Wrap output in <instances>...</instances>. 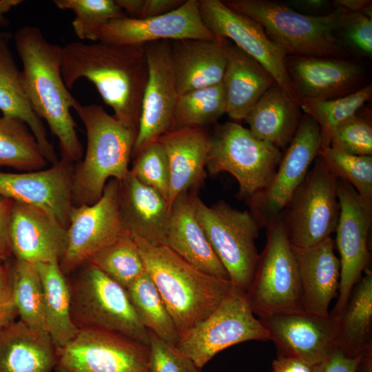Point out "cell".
<instances>
[{
  "label": "cell",
  "instance_id": "obj_23",
  "mask_svg": "<svg viewBox=\"0 0 372 372\" xmlns=\"http://www.w3.org/2000/svg\"><path fill=\"white\" fill-rule=\"evenodd\" d=\"M119 209L124 233L153 245H164L171 206L158 192L130 172L119 181Z\"/></svg>",
  "mask_w": 372,
  "mask_h": 372
},
{
  "label": "cell",
  "instance_id": "obj_46",
  "mask_svg": "<svg viewBox=\"0 0 372 372\" xmlns=\"http://www.w3.org/2000/svg\"><path fill=\"white\" fill-rule=\"evenodd\" d=\"M19 316L13 294L12 262L3 260L0 265V331Z\"/></svg>",
  "mask_w": 372,
  "mask_h": 372
},
{
  "label": "cell",
  "instance_id": "obj_49",
  "mask_svg": "<svg viewBox=\"0 0 372 372\" xmlns=\"http://www.w3.org/2000/svg\"><path fill=\"white\" fill-rule=\"evenodd\" d=\"M317 366L295 357L277 356L272 362L271 372H316Z\"/></svg>",
  "mask_w": 372,
  "mask_h": 372
},
{
  "label": "cell",
  "instance_id": "obj_44",
  "mask_svg": "<svg viewBox=\"0 0 372 372\" xmlns=\"http://www.w3.org/2000/svg\"><path fill=\"white\" fill-rule=\"evenodd\" d=\"M148 332L150 372H202L176 346L165 342L149 331Z\"/></svg>",
  "mask_w": 372,
  "mask_h": 372
},
{
  "label": "cell",
  "instance_id": "obj_30",
  "mask_svg": "<svg viewBox=\"0 0 372 372\" xmlns=\"http://www.w3.org/2000/svg\"><path fill=\"white\" fill-rule=\"evenodd\" d=\"M299 103L277 83L258 100L245 118L258 139L285 150L293 139L302 116Z\"/></svg>",
  "mask_w": 372,
  "mask_h": 372
},
{
  "label": "cell",
  "instance_id": "obj_10",
  "mask_svg": "<svg viewBox=\"0 0 372 372\" xmlns=\"http://www.w3.org/2000/svg\"><path fill=\"white\" fill-rule=\"evenodd\" d=\"M256 316L246 292L233 285L209 316L179 334L176 347L202 369L217 353L231 346L269 341L267 330Z\"/></svg>",
  "mask_w": 372,
  "mask_h": 372
},
{
  "label": "cell",
  "instance_id": "obj_28",
  "mask_svg": "<svg viewBox=\"0 0 372 372\" xmlns=\"http://www.w3.org/2000/svg\"><path fill=\"white\" fill-rule=\"evenodd\" d=\"M222 83L226 100L225 114L234 121H242L276 83L260 63L229 41Z\"/></svg>",
  "mask_w": 372,
  "mask_h": 372
},
{
  "label": "cell",
  "instance_id": "obj_1",
  "mask_svg": "<svg viewBox=\"0 0 372 372\" xmlns=\"http://www.w3.org/2000/svg\"><path fill=\"white\" fill-rule=\"evenodd\" d=\"M61 74L68 89L82 78L92 83L114 117L136 134L148 78L145 44L68 43L61 47Z\"/></svg>",
  "mask_w": 372,
  "mask_h": 372
},
{
  "label": "cell",
  "instance_id": "obj_6",
  "mask_svg": "<svg viewBox=\"0 0 372 372\" xmlns=\"http://www.w3.org/2000/svg\"><path fill=\"white\" fill-rule=\"evenodd\" d=\"M266 229V244L246 291L250 307L258 318L303 312L298 262L283 214Z\"/></svg>",
  "mask_w": 372,
  "mask_h": 372
},
{
  "label": "cell",
  "instance_id": "obj_22",
  "mask_svg": "<svg viewBox=\"0 0 372 372\" xmlns=\"http://www.w3.org/2000/svg\"><path fill=\"white\" fill-rule=\"evenodd\" d=\"M9 238L14 259L59 263L66 248L67 229L45 211L14 201Z\"/></svg>",
  "mask_w": 372,
  "mask_h": 372
},
{
  "label": "cell",
  "instance_id": "obj_5",
  "mask_svg": "<svg viewBox=\"0 0 372 372\" xmlns=\"http://www.w3.org/2000/svg\"><path fill=\"white\" fill-rule=\"evenodd\" d=\"M87 135L85 158L73 174L72 205H92L102 196L107 182L123 180L129 174L136 134L123 125L99 105L73 107Z\"/></svg>",
  "mask_w": 372,
  "mask_h": 372
},
{
  "label": "cell",
  "instance_id": "obj_38",
  "mask_svg": "<svg viewBox=\"0 0 372 372\" xmlns=\"http://www.w3.org/2000/svg\"><path fill=\"white\" fill-rule=\"evenodd\" d=\"M125 289L145 271L137 245L132 236L123 233L87 260Z\"/></svg>",
  "mask_w": 372,
  "mask_h": 372
},
{
  "label": "cell",
  "instance_id": "obj_47",
  "mask_svg": "<svg viewBox=\"0 0 372 372\" xmlns=\"http://www.w3.org/2000/svg\"><path fill=\"white\" fill-rule=\"evenodd\" d=\"M361 357L349 356L338 347L318 364L316 372H355Z\"/></svg>",
  "mask_w": 372,
  "mask_h": 372
},
{
  "label": "cell",
  "instance_id": "obj_2",
  "mask_svg": "<svg viewBox=\"0 0 372 372\" xmlns=\"http://www.w3.org/2000/svg\"><path fill=\"white\" fill-rule=\"evenodd\" d=\"M14 40L22 63V85L33 110L46 121L58 138L61 158L79 163L83 145L71 114L78 101L62 77L61 46L49 42L41 30L33 25L18 29Z\"/></svg>",
  "mask_w": 372,
  "mask_h": 372
},
{
  "label": "cell",
  "instance_id": "obj_31",
  "mask_svg": "<svg viewBox=\"0 0 372 372\" xmlns=\"http://www.w3.org/2000/svg\"><path fill=\"white\" fill-rule=\"evenodd\" d=\"M10 37L0 39V110L3 116L18 118L29 127L43 156L54 165L59 160L43 122L33 110L23 90L21 70L8 45Z\"/></svg>",
  "mask_w": 372,
  "mask_h": 372
},
{
  "label": "cell",
  "instance_id": "obj_37",
  "mask_svg": "<svg viewBox=\"0 0 372 372\" xmlns=\"http://www.w3.org/2000/svg\"><path fill=\"white\" fill-rule=\"evenodd\" d=\"M12 284L19 320L34 331L48 333L44 318L43 285L35 264L14 259Z\"/></svg>",
  "mask_w": 372,
  "mask_h": 372
},
{
  "label": "cell",
  "instance_id": "obj_18",
  "mask_svg": "<svg viewBox=\"0 0 372 372\" xmlns=\"http://www.w3.org/2000/svg\"><path fill=\"white\" fill-rule=\"evenodd\" d=\"M258 318L276 347L277 356L318 365L338 348V320L331 313L322 316L303 311Z\"/></svg>",
  "mask_w": 372,
  "mask_h": 372
},
{
  "label": "cell",
  "instance_id": "obj_20",
  "mask_svg": "<svg viewBox=\"0 0 372 372\" xmlns=\"http://www.w3.org/2000/svg\"><path fill=\"white\" fill-rule=\"evenodd\" d=\"M215 37L201 18L198 1L186 0L178 8L161 16L113 19L102 27L99 41L136 45L161 40H209Z\"/></svg>",
  "mask_w": 372,
  "mask_h": 372
},
{
  "label": "cell",
  "instance_id": "obj_14",
  "mask_svg": "<svg viewBox=\"0 0 372 372\" xmlns=\"http://www.w3.org/2000/svg\"><path fill=\"white\" fill-rule=\"evenodd\" d=\"M321 147L319 125L304 114L293 139L282 152L270 183L249 200L250 213L260 227H266L283 212L318 156Z\"/></svg>",
  "mask_w": 372,
  "mask_h": 372
},
{
  "label": "cell",
  "instance_id": "obj_45",
  "mask_svg": "<svg viewBox=\"0 0 372 372\" xmlns=\"http://www.w3.org/2000/svg\"><path fill=\"white\" fill-rule=\"evenodd\" d=\"M342 36L341 43L349 51L367 57L372 54V19L371 17L362 12H351L343 25L337 31L336 35Z\"/></svg>",
  "mask_w": 372,
  "mask_h": 372
},
{
  "label": "cell",
  "instance_id": "obj_36",
  "mask_svg": "<svg viewBox=\"0 0 372 372\" xmlns=\"http://www.w3.org/2000/svg\"><path fill=\"white\" fill-rule=\"evenodd\" d=\"M225 112L226 100L222 82L196 89L178 96L173 130L203 128L216 123Z\"/></svg>",
  "mask_w": 372,
  "mask_h": 372
},
{
  "label": "cell",
  "instance_id": "obj_41",
  "mask_svg": "<svg viewBox=\"0 0 372 372\" xmlns=\"http://www.w3.org/2000/svg\"><path fill=\"white\" fill-rule=\"evenodd\" d=\"M318 156L337 178L351 185L363 199L372 203V156L354 155L324 146Z\"/></svg>",
  "mask_w": 372,
  "mask_h": 372
},
{
  "label": "cell",
  "instance_id": "obj_48",
  "mask_svg": "<svg viewBox=\"0 0 372 372\" xmlns=\"http://www.w3.org/2000/svg\"><path fill=\"white\" fill-rule=\"evenodd\" d=\"M14 201L0 196V258L8 260L12 256L9 228Z\"/></svg>",
  "mask_w": 372,
  "mask_h": 372
},
{
  "label": "cell",
  "instance_id": "obj_25",
  "mask_svg": "<svg viewBox=\"0 0 372 372\" xmlns=\"http://www.w3.org/2000/svg\"><path fill=\"white\" fill-rule=\"evenodd\" d=\"M193 192L180 194L171 205L164 245L198 270L229 280L197 218Z\"/></svg>",
  "mask_w": 372,
  "mask_h": 372
},
{
  "label": "cell",
  "instance_id": "obj_11",
  "mask_svg": "<svg viewBox=\"0 0 372 372\" xmlns=\"http://www.w3.org/2000/svg\"><path fill=\"white\" fill-rule=\"evenodd\" d=\"M337 180L318 156L282 212L294 247L315 245L335 232L340 209Z\"/></svg>",
  "mask_w": 372,
  "mask_h": 372
},
{
  "label": "cell",
  "instance_id": "obj_56",
  "mask_svg": "<svg viewBox=\"0 0 372 372\" xmlns=\"http://www.w3.org/2000/svg\"><path fill=\"white\" fill-rule=\"evenodd\" d=\"M3 260H3V259H2V258H0V265L1 264V262H2Z\"/></svg>",
  "mask_w": 372,
  "mask_h": 372
},
{
  "label": "cell",
  "instance_id": "obj_32",
  "mask_svg": "<svg viewBox=\"0 0 372 372\" xmlns=\"http://www.w3.org/2000/svg\"><path fill=\"white\" fill-rule=\"evenodd\" d=\"M337 318L338 347L343 353L358 357L372 351V271L369 268Z\"/></svg>",
  "mask_w": 372,
  "mask_h": 372
},
{
  "label": "cell",
  "instance_id": "obj_52",
  "mask_svg": "<svg viewBox=\"0 0 372 372\" xmlns=\"http://www.w3.org/2000/svg\"><path fill=\"white\" fill-rule=\"evenodd\" d=\"M333 6L334 8H341L351 12H362L371 17V1L336 0Z\"/></svg>",
  "mask_w": 372,
  "mask_h": 372
},
{
  "label": "cell",
  "instance_id": "obj_21",
  "mask_svg": "<svg viewBox=\"0 0 372 372\" xmlns=\"http://www.w3.org/2000/svg\"><path fill=\"white\" fill-rule=\"evenodd\" d=\"M285 66L298 103L337 99L365 86L364 69L349 59L286 56Z\"/></svg>",
  "mask_w": 372,
  "mask_h": 372
},
{
  "label": "cell",
  "instance_id": "obj_9",
  "mask_svg": "<svg viewBox=\"0 0 372 372\" xmlns=\"http://www.w3.org/2000/svg\"><path fill=\"white\" fill-rule=\"evenodd\" d=\"M192 196L197 218L230 282L246 292L259 257L256 239L260 226L247 211L236 209L223 200L207 206L196 192Z\"/></svg>",
  "mask_w": 372,
  "mask_h": 372
},
{
  "label": "cell",
  "instance_id": "obj_43",
  "mask_svg": "<svg viewBox=\"0 0 372 372\" xmlns=\"http://www.w3.org/2000/svg\"><path fill=\"white\" fill-rule=\"evenodd\" d=\"M328 146L354 155L371 156V123L363 116L355 114L334 129Z\"/></svg>",
  "mask_w": 372,
  "mask_h": 372
},
{
  "label": "cell",
  "instance_id": "obj_4",
  "mask_svg": "<svg viewBox=\"0 0 372 372\" xmlns=\"http://www.w3.org/2000/svg\"><path fill=\"white\" fill-rule=\"evenodd\" d=\"M231 10L258 23L286 56L349 59L351 54L337 31L351 12L336 8L321 16L300 13L284 2L272 0H226Z\"/></svg>",
  "mask_w": 372,
  "mask_h": 372
},
{
  "label": "cell",
  "instance_id": "obj_26",
  "mask_svg": "<svg viewBox=\"0 0 372 372\" xmlns=\"http://www.w3.org/2000/svg\"><path fill=\"white\" fill-rule=\"evenodd\" d=\"M330 236L305 248L293 246L298 266L302 302L305 312L326 316L331 301L338 297L340 262Z\"/></svg>",
  "mask_w": 372,
  "mask_h": 372
},
{
  "label": "cell",
  "instance_id": "obj_39",
  "mask_svg": "<svg viewBox=\"0 0 372 372\" xmlns=\"http://www.w3.org/2000/svg\"><path fill=\"white\" fill-rule=\"evenodd\" d=\"M372 96L371 84L345 96L329 100L299 101L301 110L319 125L322 134V147L328 146L329 136L342 122L358 113Z\"/></svg>",
  "mask_w": 372,
  "mask_h": 372
},
{
  "label": "cell",
  "instance_id": "obj_17",
  "mask_svg": "<svg viewBox=\"0 0 372 372\" xmlns=\"http://www.w3.org/2000/svg\"><path fill=\"white\" fill-rule=\"evenodd\" d=\"M148 78L145 89L133 158L143 147L157 141L174 127L178 98L171 63V42L145 43Z\"/></svg>",
  "mask_w": 372,
  "mask_h": 372
},
{
  "label": "cell",
  "instance_id": "obj_51",
  "mask_svg": "<svg viewBox=\"0 0 372 372\" xmlns=\"http://www.w3.org/2000/svg\"><path fill=\"white\" fill-rule=\"evenodd\" d=\"M286 3L300 13L312 16H321L329 13L327 12L326 10L332 3L324 0H293L290 3Z\"/></svg>",
  "mask_w": 372,
  "mask_h": 372
},
{
  "label": "cell",
  "instance_id": "obj_55",
  "mask_svg": "<svg viewBox=\"0 0 372 372\" xmlns=\"http://www.w3.org/2000/svg\"><path fill=\"white\" fill-rule=\"evenodd\" d=\"M355 372H372V351L362 355Z\"/></svg>",
  "mask_w": 372,
  "mask_h": 372
},
{
  "label": "cell",
  "instance_id": "obj_54",
  "mask_svg": "<svg viewBox=\"0 0 372 372\" xmlns=\"http://www.w3.org/2000/svg\"><path fill=\"white\" fill-rule=\"evenodd\" d=\"M23 2L21 0H0V25H8V21L6 17L8 13L12 8ZM10 35L9 33H0V39Z\"/></svg>",
  "mask_w": 372,
  "mask_h": 372
},
{
  "label": "cell",
  "instance_id": "obj_40",
  "mask_svg": "<svg viewBox=\"0 0 372 372\" xmlns=\"http://www.w3.org/2000/svg\"><path fill=\"white\" fill-rule=\"evenodd\" d=\"M61 10L75 14L72 25L81 40L99 41L102 27L110 21L127 16L114 0H54Z\"/></svg>",
  "mask_w": 372,
  "mask_h": 372
},
{
  "label": "cell",
  "instance_id": "obj_42",
  "mask_svg": "<svg viewBox=\"0 0 372 372\" xmlns=\"http://www.w3.org/2000/svg\"><path fill=\"white\" fill-rule=\"evenodd\" d=\"M130 172L142 183L158 192L167 201L169 169L165 150L157 140L143 147L133 158Z\"/></svg>",
  "mask_w": 372,
  "mask_h": 372
},
{
  "label": "cell",
  "instance_id": "obj_7",
  "mask_svg": "<svg viewBox=\"0 0 372 372\" xmlns=\"http://www.w3.org/2000/svg\"><path fill=\"white\" fill-rule=\"evenodd\" d=\"M282 156L280 149L249 129L227 121L217 124L209 135L206 171L213 176L224 172L233 175L240 197L249 201L270 183Z\"/></svg>",
  "mask_w": 372,
  "mask_h": 372
},
{
  "label": "cell",
  "instance_id": "obj_12",
  "mask_svg": "<svg viewBox=\"0 0 372 372\" xmlns=\"http://www.w3.org/2000/svg\"><path fill=\"white\" fill-rule=\"evenodd\" d=\"M56 354V372H150L148 345L103 329H80Z\"/></svg>",
  "mask_w": 372,
  "mask_h": 372
},
{
  "label": "cell",
  "instance_id": "obj_29",
  "mask_svg": "<svg viewBox=\"0 0 372 372\" xmlns=\"http://www.w3.org/2000/svg\"><path fill=\"white\" fill-rule=\"evenodd\" d=\"M56 362L48 333L34 331L21 320L0 331V372H52Z\"/></svg>",
  "mask_w": 372,
  "mask_h": 372
},
{
  "label": "cell",
  "instance_id": "obj_3",
  "mask_svg": "<svg viewBox=\"0 0 372 372\" xmlns=\"http://www.w3.org/2000/svg\"><path fill=\"white\" fill-rule=\"evenodd\" d=\"M132 238L179 334L209 316L231 289L229 280L198 270L167 246Z\"/></svg>",
  "mask_w": 372,
  "mask_h": 372
},
{
  "label": "cell",
  "instance_id": "obj_33",
  "mask_svg": "<svg viewBox=\"0 0 372 372\" xmlns=\"http://www.w3.org/2000/svg\"><path fill=\"white\" fill-rule=\"evenodd\" d=\"M43 290L44 318L47 331L56 349L72 342L79 329L71 316L69 282L58 262L35 264Z\"/></svg>",
  "mask_w": 372,
  "mask_h": 372
},
{
  "label": "cell",
  "instance_id": "obj_53",
  "mask_svg": "<svg viewBox=\"0 0 372 372\" xmlns=\"http://www.w3.org/2000/svg\"><path fill=\"white\" fill-rule=\"evenodd\" d=\"M117 6L124 12L129 14L131 18L140 19L145 0H114Z\"/></svg>",
  "mask_w": 372,
  "mask_h": 372
},
{
  "label": "cell",
  "instance_id": "obj_16",
  "mask_svg": "<svg viewBox=\"0 0 372 372\" xmlns=\"http://www.w3.org/2000/svg\"><path fill=\"white\" fill-rule=\"evenodd\" d=\"M198 6L204 23L214 34L231 41L256 59L298 103L287 72L286 55L258 23L231 10L220 0H199Z\"/></svg>",
  "mask_w": 372,
  "mask_h": 372
},
{
  "label": "cell",
  "instance_id": "obj_24",
  "mask_svg": "<svg viewBox=\"0 0 372 372\" xmlns=\"http://www.w3.org/2000/svg\"><path fill=\"white\" fill-rule=\"evenodd\" d=\"M171 63L178 96L222 82L227 64L229 40L170 41Z\"/></svg>",
  "mask_w": 372,
  "mask_h": 372
},
{
  "label": "cell",
  "instance_id": "obj_8",
  "mask_svg": "<svg viewBox=\"0 0 372 372\" xmlns=\"http://www.w3.org/2000/svg\"><path fill=\"white\" fill-rule=\"evenodd\" d=\"M83 265L69 282L71 316L76 327L112 331L148 345L149 332L140 322L126 289L96 267Z\"/></svg>",
  "mask_w": 372,
  "mask_h": 372
},
{
  "label": "cell",
  "instance_id": "obj_13",
  "mask_svg": "<svg viewBox=\"0 0 372 372\" xmlns=\"http://www.w3.org/2000/svg\"><path fill=\"white\" fill-rule=\"evenodd\" d=\"M340 216L335 245L340 254V275L335 304L330 313L338 318L355 285L369 268L368 238L372 223V203L363 199L349 183L338 178Z\"/></svg>",
  "mask_w": 372,
  "mask_h": 372
},
{
  "label": "cell",
  "instance_id": "obj_15",
  "mask_svg": "<svg viewBox=\"0 0 372 372\" xmlns=\"http://www.w3.org/2000/svg\"><path fill=\"white\" fill-rule=\"evenodd\" d=\"M119 209V181L110 179L101 198L92 205L72 206L67 229V245L59 262L67 275L122 234Z\"/></svg>",
  "mask_w": 372,
  "mask_h": 372
},
{
  "label": "cell",
  "instance_id": "obj_34",
  "mask_svg": "<svg viewBox=\"0 0 372 372\" xmlns=\"http://www.w3.org/2000/svg\"><path fill=\"white\" fill-rule=\"evenodd\" d=\"M129 298L143 327L174 346L179 332L154 282L145 271L127 289Z\"/></svg>",
  "mask_w": 372,
  "mask_h": 372
},
{
  "label": "cell",
  "instance_id": "obj_35",
  "mask_svg": "<svg viewBox=\"0 0 372 372\" xmlns=\"http://www.w3.org/2000/svg\"><path fill=\"white\" fill-rule=\"evenodd\" d=\"M48 163L23 121L0 116V167L34 172L43 169Z\"/></svg>",
  "mask_w": 372,
  "mask_h": 372
},
{
  "label": "cell",
  "instance_id": "obj_19",
  "mask_svg": "<svg viewBox=\"0 0 372 372\" xmlns=\"http://www.w3.org/2000/svg\"><path fill=\"white\" fill-rule=\"evenodd\" d=\"M74 163L61 158L49 169L0 172V196L38 207L68 229L72 205Z\"/></svg>",
  "mask_w": 372,
  "mask_h": 372
},
{
  "label": "cell",
  "instance_id": "obj_27",
  "mask_svg": "<svg viewBox=\"0 0 372 372\" xmlns=\"http://www.w3.org/2000/svg\"><path fill=\"white\" fill-rule=\"evenodd\" d=\"M158 141L162 145L169 169L168 203L185 192H196L207 176L209 135L203 128L173 130Z\"/></svg>",
  "mask_w": 372,
  "mask_h": 372
},
{
  "label": "cell",
  "instance_id": "obj_50",
  "mask_svg": "<svg viewBox=\"0 0 372 372\" xmlns=\"http://www.w3.org/2000/svg\"><path fill=\"white\" fill-rule=\"evenodd\" d=\"M185 1V0H145L140 19L165 14L178 8Z\"/></svg>",
  "mask_w": 372,
  "mask_h": 372
}]
</instances>
